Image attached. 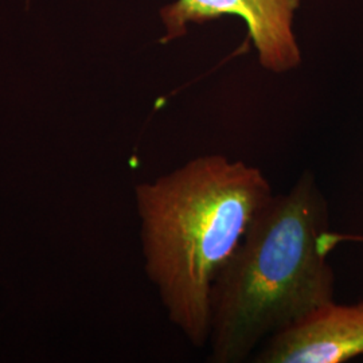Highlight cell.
<instances>
[{"instance_id": "277c9868", "label": "cell", "mask_w": 363, "mask_h": 363, "mask_svg": "<svg viewBox=\"0 0 363 363\" xmlns=\"http://www.w3.org/2000/svg\"><path fill=\"white\" fill-rule=\"evenodd\" d=\"M363 354V301L334 300L268 337L259 363H340Z\"/></svg>"}, {"instance_id": "7a4b0ae2", "label": "cell", "mask_w": 363, "mask_h": 363, "mask_svg": "<svg viewBox=\"0 0 363 363\" xmlns=\"http://www.w3.org/2000/svg\"><path fill=\"white\" fill-rule=\"evenodd\" d=\"M328 208L304 172L252 225L213 289L210 361L240 363L259 343L334 300Z\"/></svg>"}, {"instance_id": "6da1fadb", "label": "cell", "mask_w": 363, "mask_h": 363, "mask_svg": "<svg viewBox=\"0 0 363 363\" xmlns=\"http://www.w3.org/2000/svg\"><path fill=\"white\" fill-rule=\"evenodd\" d=\"M273 196L259 167L220 154L135 187L145 273L171 323L196 349L208 343L218 276Z\"/></svg>"}, {"instance_id": "3957f363", "label": "cell", "mask_w": 363, "mask_h": 363, "mask_svg": "<svg viewBox=\"0 0 363 363\" xmlns=\"http://www.w3.org/2000/svg\"><path fill=\"white\" fill-rule=\"evenodd\" d=\"M298 6V0H178L160 13L167 26L162 42L183 35L190 22L202 23L223 13L237 15L247 23L261 65L272 72H286L300 62L291 28Z\"/></svg>"}]
</instances>
